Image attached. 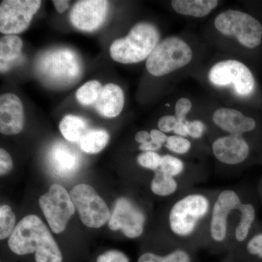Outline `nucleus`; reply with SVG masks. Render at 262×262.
Returning <instances> with one entry per match:
<instances>
[{"label": "nucleus", "mask_w": 262, "mask_h": 262, "mask_svg": "<svg viewBox=\"0 0 262 262\" xmlns=\"http://www.w3.org/2000/svg\"><path fill=\"white\" fill-rule=\"evenodd\" d=\"M8 246L20 256L35 253L36 262H62L63 256L47 226L35 215L19 222L10 236Z\"/></svg>", "instance_id": "1"}, {"label": "nucleus", "mask_w": 262, "mask_h": 262, "mask_svg": "<svg viewBox=\"0 0 262 262\" xmlns=\"http://www.w3.org/2000/svg\"><path fill=\"white\" fill-rule=\"evenodd\" d=\"M208 82L214 89L226 91L239 101L255 106L262 104L256 76L244 62L229 58L215 62L208 72Z\"/></svg>", "instance_id": "2"}, {"label": "nucleus", "mask_w": 262, "mask_h": 262, "mask_svg": "<svg viewBox=\"0 0 262 262\" xmlns=\"http://www.w3.org/2000/svg\"><path fill=\"white\" fill-rule=\"evenodd\" d=\"M160 42L159 29L147 21L137 23L125 37L115 39L110 48L114 61L123 64L140 63L149 58Z\"/></svg>", "instance_id": "3"}, {"label": "nucleus", "mask_w": 262, "mask_h": 262, "mask_svg": "<svg viewBox=\"0 0 262 262\" xmlns=\"http://www.w3.org/2000/svg\"><path fill=\"white\" fill-rule=\"evenodd\" d=\"M216 32L232 39L241 48L258 51L262 48V23L242 10L229 9L219 13L213 20Z\"/></svg>", "instance_id": "4"}, {"label": "nucleus", "mask_w": 262, "mask_h": 262, "mask_svg": "<svg viewBox=\"0 0 262 262\" xmlns=\"http://www.w3.org/2000/svg\"><path fill=\"white\" fill-rule=\"evenodd\" d=\"M36 69L45 82L55 87H66L73 84L82 73L80 58L68 48L45 52L38 58Z\"/></svg>", "instance_id": "5"}, {"label": "nucleus", "mask_w": 262, "mask_h": 262, "mask_svg": "<svg viewBox=\"0 0 262 262\" xmlns=\"http://www.w3.org/2000/svg\"><path fill=\"white\" fill-rule=\"evenodd\" d=\"M194 52L183 38L170 36L160 40L146 61L148 73L156 77H164L190 64Z\"/></svg>", "instance_id": "6"}, {"label": "nucleus", "mask_w": 262, "mask_h": 262, "mask_svg": "<svg viewBox=\"0 0 262 262\" xmlns=\"http://www.w3.org/2000/svg\"><path fill=\"white\" fill-rule=\"evenodd\" d=\"M210 210V201L202 194H191L177 201L169 213V225L173 233L187 237Z\"/></svg>", "instance_id": "7"}, {"label": "nucleus", "mask_w": 262, "mask_h": 262, "mask_svg": "<svg viewBox=\"0 0 262 262\" xmlns=\"http://www.w3.org/2000/svg\"><path fill=\"white\" fill-rule=\"evenodd\" d=\"M70 196L86 227L100 228L110 221L111 213L107 205L91 186L78 184L71 191Z\"/></svg>", "instance_id": "8"}, {"label": "nucleus", "mask_w": 262, "mask_h": 262, "mask_svg": "<svg viewBox=\"0 0 262 262\" xmlns=\"http://www.w3.org/2000/svg\"><path fill=\"white\" fill-rule=\"evenodd\" d=\"M39 205L51 230L56 234L65 230L75 212L70 194L58 184H52L48 192L39 198Z\"/></svg>", "instance_id": "9"}, {"label": "nucleus", "mask_w": 262, "mask_h": 262, "mask_svg": "<svg viewBox=\"0 0 262 262\" xmlns=\"http://www.w3.org/2000/svg\"><path fill=\"white\" fill-rule=\"evenodd\" d=\"M39 0H4L0 4V32L5 35L20 34L28 28L40 8Z\"/></svg>", "instance_id": "10"}, {"label": "nucleus", "mask_w": 262, "mask_h": 262, "mask_svg": "<svg viewBox=\"0 0 262 262\" xmlns=\"http://www.w3.org/2000/svg\"><path fill=\"white\" fill-rule=\"evenodd\" d=\"M145 215L140 208L127 198L115 202L108 225L113 231L121 230L127 237L135 239L144 232Z\"/></svg>", "instance_id": "11"}, {"label": "nucleus", "mask_w": 262, "mask_h": 262, "mask_svg": "<svg viewBox=\"0 0 262 262\" xmlns=\"http://www.w3.org/2000/svg\"><path fill=\"white\" fill-rule=\"evenodd\" d=\"M108 10V3L105 0H82L71 10L70 21L78 30L94 32L102 25Z\"/></svg>", "instance_id": "12"}, {"label": "nucleus", "mask_w": 262, "mask_h": 262, "mask_svg": "<svg viewBox=\"0 0 262 262\" xmlns=\"http://www.w3.org/2000/svg\"><path fill=\"white\" fill-rule=\"evenodd\" d=\"M241 204V198L234 191L227 189L220 193L213 205L210 223V233L213 241H225L227 235L229 215L232 211L238 210Z\"/></svg>", "instance_id": "13"}, {"label": "nucleus", "mask_w": 262, "mask_h": 262, "mask_svg": "<svg viewBox=\"0 0 262 262\" xmlns=\"http://www.w3.org/2000/svg\"><path fill=\"white\" fill-rule=\"evenodd\" d=\"M212 120L221 130L229 135L244 136L256 130L258 126L256 117L230 107L216 108L212 115Z\"/></svg>", "instance_id": "14"}, {"label": "nucleus", "mask_w": 262, "mask_h": 262, "mask_svg": "<svg viewBox=\"0 0 262 262\" xmlns=\"http://www.w3.org/2000/svg\"><path fill=\"white\" fill-rule=\"evenodd\" d=\"M212 151L220 163L236 165L244 163L249 158L251 146L244 136L227 134L213 141Z\"/></svg>", "instance_id": "15"}, {"label": "nucleus", "mask_w": 262, "mask_h": 262, "mask_svg": "<svg viewBox=\"0 0 262 262\" xmlns=\"http://www.w3.org/2000/svg\"><path fill=\"white\" fill-rule=\"evenodd\" d=\"M24 126V106L20 98L13 94L0 97V132L4 135H15Z\"/></svg>", "instance_id": "16"}, {"label": "nucleus", "mask_w": 262, "mask_h": 262, "mask_svg": "<svg viewBox=\"0 0 262 262\" xmlns=\"http://www.w3.org/2000/svg\"><path fill=\"white\" fill-rule=\"evenodd\" d=\"M124 105L125 95L121 88L117 84L108 83L103 86L95 107L101 116L113 118L122 113Z\"/></svg>", "instance_id": "17"}, {"label": "nucleus", "mask_w": 262, "mask_h": 262, "mask_svg": "<svg viewBox=\"0 0 262 262\" xmlns=\"http://www.w3.org/2000/svg\"><path fill=\"white\" fill-rule=\"evenodd\" d=\"M50 161L55 170L61 176L72 175L80 164L78 155L63 143H58L53 146Z\"/></svg>", "instance_id": "18"}, {"label": "nucleus", "mask_w": 262, "mask_h": 262, "mask_svg": "<svg viewBox=\"0 0 262 262\" xmlns=\"http://www.w3.org/2000/svg\"><path fill=\"white\" fill-rule=\"evenodd\" d=\"M219 5L218 0H173L170 3L176 13L195 18L208 16Z\"/></svg>", "instance_id": "19"}, {"label": "nucleus", "mask_w": 262, "mask_h": 262, "mask_svg": "<svg viewBox=\"0 0 262 262\" xmlns=\"http://www.w3.org/2000/svg\"><path fill=\"white\" fill-rule=\"evenodd\" d=\"M23 47L21 39L15 34L5 35L0 39V60L1 72L9 69L10 63H14L20 56Z\"/></svg>", "instance_id": "20"}, {"label": "nucleus", "mask_w": 262, "mask_h": 262, "mask_svg": "<svg viewBox=\"0 0 262 262\" xmlns=\"http://www.w3.org/2000/svg\"><path fill=\"white\" fill-rule=\"evenodd\" d=\"M87 122L82 117L77 115H66L59 124L62 135L71 142L80 141L87 133Z\"/></svg>", "instance_id": "21"}, {"label": "nucleus", "mask_w": 262, "mask_h": 262, "mask_svg": "<svg viewBox=\"0 0 262 262\" xmlns=\"http://www.w3.org/2000/svg\"><path fill=\"white\" fill-rule=\"evenodd\" d=\"M110 141V135L106 130L94 129L87 131L80 141L81 149L89 154H97L102 151Z\"/></svg>", "instance_id": "22"}, {"label": "nucleus", "mask_w": 262, "mask_h": 262, "mask_svg": "<svg viewBox=\"0 0 262 262\" xmlns=\"http://www.w3.org/2000/svg\"><path fill=\"white\" fill-rule=\"evenodd\" d=\"M239 221L235 229V238L238 242L247 239L250 230L256 219V209L251 203H242L239 207Z\"/></svg>", "instance_id": "23"}, {"label": "nucleus", "mask_w": 262, "mask_h": 262, "mask_svg": "<svg viewBox=\"0 0 262 262\" xmlns=\"http://www.w3.org/2000/svg\"><path fill=\"white\" fill-rule=\"evenodd\" d=\"M178 189V183L174 177L164 173L160 169L155 172L151 182V192L156 195L166 196L171 195Z\"/></svg>", "instance_id": "24"}, {"label": "nucleus", "mask_w": 262, "mask_h": 262, "mask_svg": "<svg viewBox=\"0 0 262 262\" xmlns=\"http://www.w3.org/2000/svg\"><path fill=\"white\" fill-rule=\"evenodd\" d=\"M102 89V84L99 81H89L77 90L76 98L78 102L83 106L96 104Z\"/></svg>", "instance_id": "25"}, {"label": "nucleus", "mask_w": 262, "mask_h": 262, "mask_svg": "<svg viewBox=\"0 0 262 262\" xmlns=\"http://www.w3.org/2000/svg\"><path fill=\"white\" fill-rule=\"evenodd\" d=\"M138 262H191V257L184 250L178 249L165 256L145 253L141 255Z\"/></svg>", "instance_id": "26"}, {"label": "nucleus", "mask_w": 262, "mask_h": 262, "mask_svg": "<svg viewBox=\"0 0 262 262\" xmlns=\"http://www.w3.org/2000/svg\"><path fill=\"white\" fill-rule=\"evenodd\" d=\"M15 227V215L11 207L7 205L0 207V239L10 237Z\"/></svg>", "instance_id": "27"}, {"label": "nucleus", "mask_w": 262, "mask_h": 262, "mask_svg": "<svg viewBox=\"0 0 262 262\" xmlns=\"http://www.w3.org/2000/svg\"><path fill=\"white\" fill-rule=\"evenodd\" d=\"M160 170L164 173L175 177L180 175L185 169V165L180 158L170 155L162 156Z\"/></svg>", "instance_id": "28"}, {"label": "nucleus", "mask_w": 262, "mask_h": 262, "mask_svg": "<svg viewBox=\"0 0 262 262\" xmlns=\"http://www.w3.org/2000/svg\"><path fill=\"white\" fill-rule=\"evenodd\" d=\"M165 147L177 155H185L190 151L192 143L186 137L177 135L168 136Z\"/></svg>", "instance_id": "29"}, {"label": "nucleus", "mask_w": 262, "mask_h": 262, "mask_svg": "<svg viewBox=\"0 0 262 262\" xmlns=\"http://www.w3.org/2000/svg\"><path fill=\"white\" fill-rule=\"evenodd\" d=\"M162 156L156 151H143L138 155L137 163L142 168L156 171L160 169Z\"/></svg>", "instance_id": "30"}, {"label": "nucleus", "mask_w": 262, "mask_h": 262, "mask_svg": "<svg viewBox=\"0 0 262 262\" xmlns=\"http://www.w3.org/2000/svg\"><path fill=\"white\" fill-rule=\"evenodd\" d=\"M192 102L189 98L182 97L177 100L175 104V116L179 122L187 121V115L192 111Z\"/></svg>", "instance_id": "31"}, {"label": "nucleus", "mask_w": 262, "mask_h": 262, "mask_svg": "<svg viewBox=\"0 0 262 262\" xmlns=\"http://www.w3.org/2000/svg\"><path fill=\"white\" fill-rule=\"evenodd\" d=\"M186 125L188 136L194 139H201L206 131V125L200 120H187Z\"/></svg>", "instance_id": "32"}, {"label": "nucleus", "mask_w": 262, "mask_h": 262, "mask_svg": "<svg viewBox=\"0 0 262 262\" xmlns=\"http://www.w3.org/2000/svg\"><path fill=\"white\" fill-rule=\"evenodd\" d=\"M178 122V120H177L175 115H164V116L160 117V120H158V128L165 134L173 132L174 129H175Z\"/></svg>", "instance_id": "33"}, {"label": "nucleus", "mask_w": 262, "mask_h": 262, "mask_svg": "<svg viewBox=\"0 0 262 262\" xmlns=\"http://www.w3.org/2000/svg\"><path fill=\"white\" fill-rule=\"evenodd\" d=\"M97 262H129L126 255L121 251H106L103 254L100 255L96 260Z\"/></svg>", "instance_id": "34"}, {"label": "nucleus", "mask_w": 262, "mask_h": 262, "mask_svg": "<svg viewBox=\"0 0 262 262\" xmlns=\"http://www.w3.org/2000/svg\"><path fill=\"white\" fill-rule=\"evenodd\" d=\"M248 253L262 258V232L253 236L246 246Z\"/></svg>", "instance_id": "35"}, {"label": "nucleus", "mask_w": 262, "mask_h": 262, "mask_svg": "<svg viewBox=\"0 0 262 262\" xmlns=\"http://www.w3.org/2000/svg\"><path fill=\"white\" fill-rule=\"evenodd\" d=\"M150 142L154 146L155 150L158 151L161 149L162 146H165L168 140V136L165 133L162 132L159 129H152L150 131Z\"/></svg>", "instance_id": "36"}, {"label": "nucleus", "mask_w": 262, "mask_h": 262, "mask_svg": "<svg viewBox=\"0 0 262 262\" xmlns=\"http://www.w3.org/2000/svg\"><path fill=\"white\" fill-rule=\"evenodd\" d=\"M13 160L9 153L4 149H0V174L4 176L13 168Z\"/></svg>", "instance_id": "37"}, {"label": "nucleus", "mask_w": 262, "mask_h": 262, "mask_svg": "<svg viewBox=\"0 0 262 262\" xmlns=\"http://www.w3.org/2000/svg\"><path fill=\"white\" fill-rule=\"evenodd\" d=\"M135 140L136 142L139 144H144L145 143L149 142L151 140L150 137V133L146 130H139V132L136 133L135 136Z\"/></svg>", "instance_id": "38"}, {"label": "nucleus", "mask_w": 262, "mask_h": 262, "mask_svg": "<svg viewBox=\"0 0 262 262\" xmlns=\"http://www.w3.org/2000/svg\"><path fill=\"white\" fill-rule=\"evenodd\" d=\"M53 3L58 13H64L70 6V1L67 0H54Z\"/></svg>", "instance_id": "39"}, {"label": "nucleus", "mask_w": 262, "mask_h": 262, "mask_svg": "<svg viewBox=\"0 0 262 262\" xmlns=\"http://www.w3.org/2000/svg\"><path fill=\"white\" fill-rule=\"evenodd\" d=\"M173 133L175 135L187 138V136H188V133L187 125H186V122H179L177 126H176L175 129H174Z\"/></svg>", "instance_id": "40"}]
</instances>
